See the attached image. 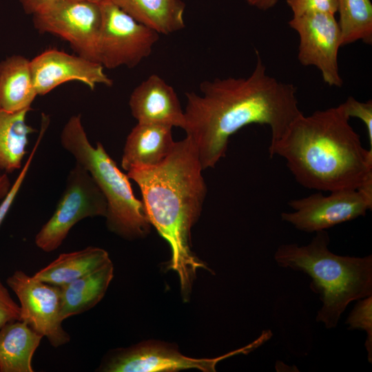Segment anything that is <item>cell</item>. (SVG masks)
Wrapping results in <instances>:
<instances>
[{
  "mask_svg": "<svg viewBox=\"0 0 372 372\" xmlns=\"http://www.w3.org/2000/svg\"><path fill=\"white\" fill-rule=\"evenodd\" d=\"M347 115L351 118L355 117L360 119L366 126L370 148H372V101H358L353 96H349L342 103Z\"/></svg>",
  "mask_w": 372,
  "mask_h": 372,
  "instance_id": "obj_26",
  "label": "cell"
},
{
  "mask_svg": "<svg viewBox=\"0 0 372 372\" xmlns=\"http://www.w3.org/2000/svg\"><path fill=\"white\" fill-rule=\"evenodd\" d=\"M329 242L326 230L319 231L308 245H281L274 254L278 266L311 278L310 287L322 302L316 321L327 329L337 327L351 301L372 296V256H339L329 251Z\"/></svg>",
  "mask_w": 372,
  "mask_h": 372,
  "instance_id": "obj_4",
  "label": "cell"
},
{
  "mask_svg": "<svg viewBox=\"0 0 372 372\" xmlns=\"http://www.w3.org/2000/svg\"><path fill=\"white\" fill-rule=\"evenodd\" d=\"M349 329H361L366 332L364 344L368 360L372 362V296L360 299L347 318Z\"/></svg>",
  "mask_w": 372,
  "mask_h": 372,
  "instance_id": "obj_24",
  "label": "cell"
},
{
  "mask_svg": "<svg viewBox=\"0 0 372 372\" xmlns=\"http://www.w3.org/2000/svg\"><path fill=\"white\" fill-rule=\"evenodd\" d=\"M63 0H19L28 14L34 15L43 12Z\"/></svg>",
  "mask_w": 372,
  "mask_h": 372,
  "instance_id": "obj_28",
  "label": "cell"
},
{
  "mask_svg": "<svg viewBox=\"0 0 372 372\" xmlns=\"http://www.w3.org/2000/svg\"><path fill=\"white\" fill-rule=\"evenodd\" d=\"M6 283L19 300L20 320L48 339L54 348L70 342V335L62 325L60 287L41 281L21 270L10 276Z\"/></svg>",
  "mask_w": 372,
  "mask_h": 372,
  "instance_id": "obj_8",
  "label": "cell"
},
{
  "mask_svg": "<svg viewBox=\"0 0 372 372\" xmlns=\"http://www.w3.org/2000/svg\"><path fill=\"white\" fill-rule=\"evenodd\" d=\"M251 345L216 358L196 359L183 355L176 348L163 343L142 342L127 348L116 349L103 360L98 371L155 372L196 369L215 371L216 364L227 357L247 352Z\"/></svg>",
  "mask_w": 372,
  "mask_h": 372,
  "instance_id": "obj_12",
  "label": "cell"
},
{
  "mask_svg": "<svg viewBox=\"0 0 372 372\" xmlns=\"http://www.w3.org/2000/svg\"><path fill=\"white\" fill-rule=\"evenodd\" d=\"M100 7L97 62L108 69L136 67L151 54L159 34L135 20L110 0L100 3Z\"/></svg>",
  "mask_w": 372,
  "mask_h": 372,
  "instance_id": "obj_7",
  "label": "cell"
},
{
  "mask_svg": "<svg viewBox=\"0 0 372 372\" xmlns=\"http://www.w3.org/2000/svg\"><path fill=\"white\" fill-rule=\"evenodd\" d=\"M172 130V127L169 125L137 123L126 138L122 168L127 172L136 167L156 166L163 162L175 144Z\"/></svg>",
  "mask_w": 372,
  "mask_h": 372,
  "instance_id": "obj_15",
  "label": "cell"
},
{
  "mask_svg": "<svg viewBox=\"0 0 372 372\" xmlns=\"http://www.w3.org/2000/svg\"><path fill=\"white\" fill-rule=\"evenodd\" d=\"M110 260L107 251L89 246L60 254L33 276L44 282L62 287L95 271Z\"/></svg>",
  "mask_w": 372,
  "mask_h": 372,
  "instance_id": "obj_19",
  "label": "cell"
},
{
  "mask_svg": "<svg viewBox=\"0 0 372 372\" xmlns=\"http://www.w3.org/2000/svg\"><path fill=\"white\" fill-rule=\"evenodd\" d=\"M31 109L9 112L0 107V169L12 173L22 167L27 154L28 136L36 130L28 125Z\"/></svg>",
  "mask_w": 372,
  "mask_h": 372,
  "instance_id": "obj_21",
  "label": "cell"
},
{
  "mask_svg": "<svg viewBox=\"0 0 372 372\" xmlns=\"http://www.w3.org/2000/svg\"><path fill=\"white\" fill-rule=\"evenodd\" d=\"M343 106L302 113L283 134L271 141V157L279 156L302 186L319 192L358 189L372 177V149L362 145Z\"/></svg>",
  "mask_w": 372,
  "mask_h": 372,
  "instance_id": "obj_3",
  "label": "cell"
},
{
  "mask_svg": "<svg viewBox=\"0 0 372 372\" xmlns=\"http://www.w3.org/2000/svg\"><path fill=\"white\" fill-rule=\"evenodd\" d=\"M49 121H50V119L48 118V116L43 114L41 130H40L38 138L37 139V141L34 145L33 146L32 151L28 158H27L25 164L23 165V167H21L19 174L15 179L14 183L11 185L7 194L5 196L3 200L0 202V227L1 225L3 224L8 213L9 212L10 209L12 207V203H14V200L23 183V180L27 176L29 168L33 161V158L34 155L36 154V152L42 141L44 134L48 128V126L49 125Z\"/></svg>",
  "mask_w": 372,
  "mask_h": 372,
  "instance_id": "obj_23",
  "label": "cell"
},
{
  "mask_svg": "<svg viewBox=\"0 0 372 372\" xmlns=\"http://www.w3.org/2000/svg\"><path fill=\"white\" fill-rule=\"evenodd\" d=\"M87 1H92V2H96V3H101L105 0H87Z\"/></svg>",
  "mask_w": 372,
  "mask_h": 372,
  "instance_id": "obj_31",
  "label": "cell"
},
{
  "mask_svg": "<svg viewBox=\"0 0 372 372\" xmlns=\"http://www.w3.org/2000/svg\"><path fill=\"white\" fill-rule=\"evenodd\" d=\"M21 310L0 280V329L4 325L20 320Z\"/></svg>",
  "mask_w": 372,
  "mask_h": 372,
  "instance_id": "obj_27",
  "label": "cell"
},
{
  "mask_svg": "<svg viewBox=\"0 0 372 372\" xmlns=\"http://www.w3.org/2000/svg\"><path fill=\"white\" fill-rule=\"evenodd\" d=\"M12 184L7 173H0V202L7 194Z\"/></svg>",
  "mask_w": 372,
  "mask_h": 372,
  "instance_id": "obj_30",
  "label": "cell"
},
{
  "mask_svg": "<svg viewBox=\"0 0 372 372\" xmlns=\"http://www.w3.org/2000/svg\"><path fill=\"white\" fill-rule=\"evenodd\" d=\"M139 23L159 34H169L185 26L182 0H110Z\"/></svg>",
  "mask_w": 372,
  "mask_h": 372,
  "instance_id": "obj_20",
  "label": "cell"
},
{
  "mask_svg": "<svg viewBox=\"0 0 372 372\" xmlns=\"http://www.w3.org/2000/svg\"><path fill=\"white\" fill-rule=\"evenodd\" d=\"M324 196L321 192L293 199L291 212L281 213V219L308 233L327 230L340 223L364 216L372 208V199L358 189H341Z\"/></svg>",
  "mask_w": 372,
  "mask_h": 372,
  "instance_id": "obj_10",
  "label": "cell"
},
{
  "mask_svg": "<svg viewBox=\"0 0 372 372\" xmlns=\"http://www.w3.org/2000/svg\"><path fill=\"white\" fill-rule=\"evenodd\" d=\"M251 6L261 10H267L272 8L278 0H245Z\"/></svg>",
  "mask_w": 372,
  "mask_h": 372,
  "instance_id": "obj_29",
  "label": "cell"
},
{
  "mask_svg": "<svg viewBox=\"0 0 372 372\" xmlns=\"http://www.w3.org/2000/svg\"><path fill=\"white\" fill-rule=\"evenodd\" d=\"M131 113L138 123L185 127V114L174 88L157 74H152L132 91Z\"/></svg>",
  "mask_w": 372,
  "mask_h": 372,
  "instance_id": "obj_14",
  "label": "cell"
},
{
  "mask_svg": "<svg viewBox=\"0 0 372 372\" xmlns=\"http://www.w3.org/2000/svg\"><path fill=\"white\" fill-rule=\"evenodd\" d=\"M198 151L188 136L175 142L160 164L136 167L127 176L138 185L151 225L169 244L168 268L179 278L186 300L199 268L207 269L191 250V230L198 220L207 194Z\"/></svg>",
  "mask_w": 372,
  "mask_h": 372,
  "instance_id": "obj_2",
  "label": "cell"
},
{
  "mask_svg": "<svg viewBox=\"0 0 372 372\" xmlns=\"http://www.w3.org/2000/svg\"><path fill=\"white\" fill-rule=\"evenodd\" d=\"M288 24L299 37L298 60L304 66H314L329 86L341 87L338 51L341 33L335 15L324 12L293 16Z\"/></svg>",
  "mask_w": 372,
  "mask_h": 372,
  "instance_id": "obj_11",
  "label": "cell"
},
{
  "mask_svg": "<svg viewBox=\"0 0 372 372\" xmlns=\"http://www.w3.org/2000/svg\"><path fill=\"white\" fill-rule=\"evenodd\" d=\"M30 69L37 95H45L69 81L83 83L91 90L97 85L113 84L99 63L54 48L30 60Z\"/></svg>",
  "mask_w": 372,
  "mask_h": 372,
  "instance_id": "obj_13",
  "label": "cell"
},
{
  "mask_svg": "<svg viewBox=\"0 0 372 372\" xmlns=\"http://www.w3.org/2000/svg\"><path fill=\"white\" fill-rule=\"evenodd\" d=\"M37 96L30 60L12 55L0 62L1 108L9 112L31 109Z\"/></svg>",
  "mask_w": 372,
  "mask_h": 372,
  "instance_id": "obj_16",
  "label": "cell"
},
{
  "mask_svg": "<svg viewBox=\"0 0 372 372\" xmlns=\"http://www.w3.org/2000/svg\"><path fill=\"white\" fill-rule=\"evenodd\" d=\"M43 337L17 320L0 329V372H33L32 358Z\"/></svg>",
  "mask_w": 372,
  "mask_h": 372,
  "instance_id": "obj_18",
  "label": "cell"
},
{
  "mask_svg": "<svg viewBox=\"0 0 372 372\" xmlns=\"http://www.w3.org/2000/svg\"><path fill=\"white\" fill-rule=\"evenodd\" d=\"M256 54L248 76L205 81L200 85L202 94L185 93L183 130L196 145L203 170L225 156L230 136L241 128L267 125L273 141L302 113L297 87L270 76L258 50Z\"/></svg>",
  "mask_w": 372,
  "mask_h": 372,
  "instance_id": "obj_1",
  "label": "cell"
},
{
  "mask_svg": "<svg viewBox=\"0 0 372 372\" xmlns=\"http://www.w3.org/2000/svg\"><path fill=\"white\" fill-rule=\"evenodd\" d=\"M106 212L107 203L102 192L90 173L75 163L54 213L36 234L34 243L45 252L53 251L77 223L87 218L105 217Z\"/></svg>",
  "mask_w": 372,
  "mask_h": 372,
  "instance_id": "obj_6",
  "label": "cell"
},
{
  "mask_svg": "<svg viewBox=\"0 0 372 372\" xmlns=\"http://www.w3.org/2000/svg\"><path fill=\"white\" fill-rule=\"evenodd\" d=\"M62 147L91 175L107 203V229L127 240L145 236L151 224L142 200L134 196L130 178L118 167L103 144L93 146L80 114L70 117L60 136Z\"/></svg>",
  "mask_w": 372,
  "mask_h": 372,
  "instance_id": "obj_5",
  "label": "cell"
},
{
  "mask_svg": "<svg viewBox=\"0 0 372 372\" xmlns=\"http://www.w3.org/2000/svg\"><path fill=\"white\" fill-rule=\"evenodd\" d=\"M32 16L34 26L39 32L61 38L78 55L97 62L96 47L101 24L99 3L63 0Z\"/></svg>",
  "mask_w": 372,
  "mask_h": 372,
  "instance_id": "obj_9",
  "label": "cell"
},
{
  "mask_svg": "<svg viewBox=\"0 0 372 372\" xmlns=\"http://www.w3.org/2000/svg\"><path fill=\"white\" fill-rule=\"evenodd\" d=\"M342 46L362 41L372 43L371 0H337Z\"/></svg>",
  "mask_w": 372,
  "mask_h": 372,
  "instance_id": "obj_22",
  "label": "cell"
},
{
  "mask_svg": "<svg viewBox=\"0 0 372 372\" xmlns=\"http://www.w3.org/2000/svg\"><path fill=\"white\" fill-rule=\"evenodd\" d=\"M293 16L307 13L324 12L335 15L338 9L337 0H286Z\"/></svg>",
  "mask_w": 372,
  "mask_h": 372,
  "instance_id": "obj_25",
  "label": "cell"
},
{
  "mask_svg": "<svg viewBox=\"0 0 372 372\" xmlns=\"http://www.w3.org/2000/svg\"><path fill=\"white\" fill-rule=\"evenodd\" d=\"M114 276L109 261L95 271L61 287V315L65 320L96 306L104 297Z\"/></svg>",
  "mask_w": 372,
  "mask_h": 372,
  "instance_id": "obj_17",
  "label": "cell"
}]
</instances>
